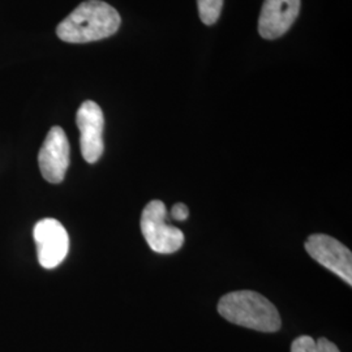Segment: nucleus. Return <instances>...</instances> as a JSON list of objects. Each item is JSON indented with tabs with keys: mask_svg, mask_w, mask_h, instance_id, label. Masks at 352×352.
Segmentation results:
<instances>
[{
	"mask_svg": "<svg viewBox=\"0 0 352 352\" xmlns=\"http://www.w3.org/2000/svg\"><path fill=\"white\" fill-rule=\"evenodd\" d=\"M120 14L101 0L81 3L56 28V36L68 43H88L113 36L120 28Z\"/></svg>",
	"mask_w": 352,
	"mask_h": 352,
	"instance_id": "1",
	"label": "nucleus"
},
{
	"mask_svg": "<svg viewBox=\"0 0 352 352\" xmlns=\"http://www.w3.org/2000/svg\"><path fill=\"white\" fill-rule=\"evenodd\" d=\"M218 312L227 321L263 333H274L282 327L274 304L254 291H234L221 298Z\"/></svg>",
	"mask_w": 352,
	"mask_h": 352,
	"instance_id": "2",
	"label": "nucleus"
},
{
	"mask_svg": "<svg viewBox=\"0 0 352 352\" xmlns=\"http://www.w3.org/2000/svg\"><path fill=\"white\" fill-rule=\"evenodd\" d=\"M166 206L162 201H151L141 215V231L148 245L157 253H174L184 244V235L176 227L166 223Z\"/></svg>",
	"mask_w": 352,
	"mask_h": 352,
	"instance_id": "3",
	"label": "nucleus"
},
{
	"mask_svg": "<svg viewBox=\"0 0 352 352\" xmlns=\"http://www.w3.org/2000/svg\"><path fill=\"white\" fill-rule=\"evenodd\" d=\"M305 250L318 264L325 266L351 286L352 254L346 245L329 235L315 234L305 241Z\"/></svg>",
	"mask_w": 352,
	"mask_h": 352,
	"instance_id": "4",
	"label": "nucleus"
},
{
	"mask_svg": "<svg viewBox=\"0 0 352 352\" xmlns=\"http://www.w3.org/2000/svg\"><path fill=\"white\" fill-rule=\"evenodd\" d=\"M34 240L37 245L38 261L45 269H54L63 263L69 250V238L63 225L46 218L34 227Z\"/></svg>",
	"mask_w": 352,
	"mask_h": 352,
	"instance_id": "5",
	"label": "nucleus"
},
{
	"mask_svg": "<svg viewBox=\"0 0 352 352\" xmlns=\"http://www.w3.org/2000/svg\"><path fill=\"white\" fill-rule=\"evenodd\" d=\"M76 123L80 129V146L82 157L88 164H96L101 158L104 149V118L101 107L96 102H84L76 115Z\"/></svg>",
	"mask_w": 352,
	"mask_h": 352,
	"instance_id": "6",
	"label": "nucleus"
},
{
	"mask_svg": "<svg viewBox=\"0 0 352 352\" xmlns=\"http://www.w3.org/2000/svg\"><path fill=\"white\" fill-rule=\"evenodd\" d=\"M42 176L52 184L63 182L69 166V142L60 126H52L38 154Z\"/></svg>",
	"mask_w": 352,
	"mask_h": 352,
	"instance_id": "7",
	"label": "nucleus"
},
{
	"mask_svg": "<svg viewBox=\"0 0 352 352\" xmlns=\"http://www.w3.org/2000/svg\"><path fill=\"white\" fill-rule=\"evenodd\" d=\"M300 11V0H265L258 20V33L277 39L287 33Z\"/></svg>",
	"mask_w": 352,
	"mask_h": 352,
	"instance_id": "8",
	"label": "nucleus"
},
{
	"mask_svg": "<svg viewBox=\"0 0 352 352\" xmlns=\"http://www.w3.org/2000/svg\"><path fill=\"white\" fill-rule=\"evenodd\" d=\"M291 352H340L338 347L327 340L318 338L315 340L309 336H302L292 342Z\"/></svg>",
	"mask_w": 352,
	"mask_h": 352,
	"instance_id": "9",
	"label": "nucleus"
},
{
	"mask_svg": "<svg viewBox=\"0 0 352 352\" xmlns=\"http://www.w3.org/2000/svg\"><path fill=\"white\" fill-rule=\"evenodd\" d=\"M199 14L205 25H213L222 12L223 0H197Z\"/></svg>",
	"mask_w": 352,
	"mask_h": 352,
	"instance_id": "10",
	"label": "nucleus"
},
{
	"mask_svg": "<svg viewBox=\"0 0 352 352\" xmlns=\"http://www.w3.org/2000/svg\"><path fill=\"white\" fill-rule=\"evenodd\" d=\"M171 217L176 221H186L189 217L188 208L184 204H175L171 209Z\"/></svg>",
	"mask_w": 352,
	"mask_h": 352,
	"instance_id": "11",
	"label": "nucleus"
}]
</instances>
